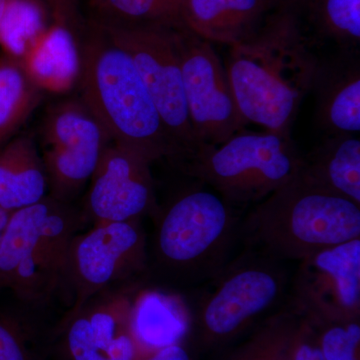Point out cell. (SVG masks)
Listing matches in <instances>:
<instances>
[{
  "instance_id": "1",
  "label": "cell",
  "mask_w": 360,
  "mask_h": 360,
  "mask_svg": "<svg viewBox=\"0 0 360 360\" xmlns=\"http://www.w3.org/2000/svg\"><path fill=\"white\" fill-rule=\"evenodd\" d=\"M319 58L302 32L298 9L284 4L250 39L231 45L224 65L245 122L291 136Z\"/></svg>"
},
{
  "instance_id": "2",
  "label": "cell",
  "mask_w": 360,
  "mask_h": 360,
  "mask_svg": "<svg viewBox=\"0 0 360 360\" xmlns=\"http://www.w3.org/2000/svg\"><path fill=\"white\" fill-rule=\"evenodd\" d=\"M79 52L80 99L110 135L149 163H176L179 149L168 135L155 101L134 61L91 20L73 34Z\"/></svg>"
},
{
  "instance_id": "3",
  "label": "cell",
  "mask_w": 360,
  "mask_h": 360,
  "mask_svg": "<svg viewBox=\"0 0 360 360\" xmlns=\"http://www.w3.org/2000/svg\"><path fill=\"white\" fill-rule=\"evenodd\" d=\"M360 238V205L298 174L241 219L240 243L284 262Z\"/></svg>"
},
{
  "instance_id": "4",
  "label": "cell",
  "mask_w": 360,
  "mask_h": 360,
  "mask_svg": "<svg viewBox=\"0 0 360 360\" xmlns=\"http://www.w3.org/2000/svg\"><path fill=\"white\" fill-rule=\"evenodd\" d=\"M155 217L156 264L174 283L203 285L236 257L243 217L202 182L180 191Z\"/></svg>"
},
{
  "instance_id": "5",
  "label": "cell",
  "mask_w": 360,
  "mask_h": 360,
  "mask_svg": "<svg viewBox=\"0 0 360 360\" xmlns=\"http://www.w3.org/2000/svg\"><path fill=\"white\" fill-rule=\"evenodd\" d=\"M80 222L70 203L49 195L11 212L0 240V288L28 302L51 297L63 284Z\"/></svg>"
},
{
  "instance_id": "6",
  "label": "cell",
  "mask_w": 360,
  "mask_h": 360,
  "mask_svg": "<svg viewBox=\"0 0 360 360\" xmlns=\"http://www.w3.org/2000/svg\"><path fill=\"white\" fill-rule=\"evenodd\" d=\"M302 162L292 137L243 129L219 146H201L179 167L236 208L285 186L300 174Z\"/></svg>"
},
{
  "instance_id": "7",
  "label": "cell",
  "mask_w": 360,
  "mask_h": 360,
  "mask_svg": "<svg viewBox=\"0 0 360 360\" xmlns=\"http://www.w3.org/2000/svg\"><path fill=\"white\" fill-rule=\"evenodd\" d=\"M288 262L243 248L208 281L188 304L191 324H198L205 342L226 340L262 315L288 302L291 274Z\"/></svg>"
},
{
  "instance_id": "8",
  "label": "cell",
  "mask_w": 360,
  "mask_h": 360,
  "mask_svg": "<svg viewBox=\"0 0 360 360\" xmlns=\"http://www.w3.org/2000/svg\"><path fill=\"white\" fill-rule=\"evenodd\" d=\"M98 25L134 61L168 135L179 149V165L195 153L198 146L182 82L177 30L156 25Z\"/></svg>"
},
{
  "instance_id": "9",
  "label": "cell",
  "mask_w": 360,
  "mask_h": 360,
  "mask_svg": "<svg viewBox=\"0 0 360 360\" xmlns=\"http://www.w3.org/2000/svg\"><path fill=\"white\" fill-rule=\"evenodd\" d=\"M39 134L49 196L70 203L96 172L110 135L80 98L49 105Z\"/></svg>"
},
{
  "instance_id": "10",
  "label": "cell",
  "mask_w": 360,
  "mask_h": 360,
  "mask_svg": "<svg viewBox=\"0 0 360 360\" xmlns=\"http://www.w3.org/2000/svg\"><path fill=\"white\" fill-rule=\"evenodd\" d=\"M139 220L96 224L72 239L63 283L68 284L75 302L65 322L112 284L146 269V239Z\"/></svg>"
},
{
  "instance_id": "11",
  "label": "cell",
  "mask_w": 360,
  "mask_h": 360,
  "mask_svg": "<svg viewBox=\"0 0 360 360\" xmlns=\"http://www.w3.org/2000/svg\"><path fill=\"white\" fill-rule=\"evenodd\" d=\"M175 35L196 150L219 146L248 125L238 110L226 68L212 42L187 28L177 30Z\"/></svg>"
},
{
  "instance_id": "12",
  "label": "cell",
  "mask_w": 360,
  "mask_h": 360,
  "mask_svg": "<svg viewBox=\"0 0 360 360\" xmlns=\"http://www.w3.org/2000/svg\"><path fill=\"white\" fill-rule=\"evenodd\" d=\"M288 302L315 326L359 321L360 238L298 262Z\"/></svg>"
},
{
  "instance_id": "13",
  "label": "cell",
  "mask_w": 360,
  "mask_h": 360,
  "mask_svg": "<svg viewBox=\"0 0 360 360\" xmlns=\"http://www.w3.org/2000/svg\"><path fill=\"white\" fill-rule=\"evenodd\" d=\"M150 165L132 149L110 142L90 179L87 210L96 224L155 217L160 206Z\"/></svg>"
},
{
  "instance_id": "14",
  "label": "cell",
  "mask_w": 360,
  "mask_h": 360,
  "mask_svg": "<svg viewBox=\"0 0 360 360\" xmlns=\"http://www.w3.org/2000/svg\"><path fill=\"white\" fill-rule=\"evenodd\" d=\"M315 120L326 135L360 131V60L354 49L319 58L312 82Z\"/></svg>"
},
{
  "instance_id": "15",
  "label": "cell",
  "mask_w": 360,
  "mask_h": 360,
  "mask_svg": "<svg viewBox=\"0 0 360 360\" xmlns=\"http://www.w3.org/2000/svg\"><path fill=\"white\" fill-rule=\"evenodd\" d=\"M269 6V0H184V20L203 39L231 46L257 32Z\"/></svg>"
},
{
  "instance_id": "16",
  "label": "cell",
  "mask_w": 360,
  "mask_h": 360,
  "mask_svg": "<svg viewBox=\"0 0 360 360\" xmlns=\"http://www.w3.org/2000/svg\"><path fill=\"white\" fill-rule=\"evenodd\" d=\"M191 328L188 305L174 291L144 290L132 300L129 331L135 345L160 350L179 345Z\"/></svg>"
},
{
  "instance_id": "17",
  "label": "cell",
  "mask_w": 360,
  "mask_h": 360,
  "mask_svg": "<svg viewBox=\"0 0 360 360\" xmlns=\"http://www.w3.org/2000/svg\"><path fill=\"white\" fill-rule=\"evenodd\" d=\"M357 134L324 135L303 155L300 174L310 184L360 205V139Z\"/></svg>"
},
{
  "instance_id": "18",
  "label": "cell",
  "mask_w": 360,
  "mask_h": 360,
  "mask_svg": "<svg viewBox=\"0 0 360 360\" xmlns=\"http://www.w3.org/2000/svg\"><path fill=\"white\" fill-rule=\"evenodd\" d=\"M49 191L34 136H14L0 148V206L13 212L39 202Z\"/></svg>"
},
{
  "instance_id": "19",
  "label": "cell",
  "mask_w": 360,
  "mask_h": 360,
  "mask_svg": "<svg viewBox=\"0 0 360 360\" xmlns=\"http://www.w3.org/2000/svg\"><path fill=\"white\" fill-rule=\"evenodd\" d=\"M51 32L41 35L21 63L44 92H65L78 82L79 52L70 32L56 25Z\"/></svg>"
},
{
  "instance_id": "20",
  "label": "cell",
  "mask_w": 360,
  "mask_h": 360,
  "mask_svg": "<svg viewBox=\"0 0 360 360\" xmlns=\"http://www.w3.org/2000/svg\"><path fill=\"white\" fill-rule=\"evenodd\" d=\"M44 97V90L21 60L4 53L0 58V148L15 136Z\"/></svg>"
},
{
  "instance_id": "21",
  "label": "cell",
  "mask_w": 360,
  "mask_h": 360,
  "mask_svg": "<svg viewBox=\"0 0 360 360\" xmlns=\"http://www.w3.org/2000/svg\"><path fill=\"white\" fill-rule=\"evenodd\" d=\"M184 0H86L89 20L106 25H156L186 28Z\"/></svg>"
},
{
  "instance_id": "22",
  "label": "cell",
  "mask_w": 360,
  "mask_h": 360,
  "mask_svg": "<svg viewBox=\"0 0 360 360\" xmlns=\"http://www.w3.org/2000/svg\"><path fill=\"white\" fill-rule=\"evenodd\" d=\"M321 32L343 49L360 41V0H311L309 4Z\"/></svg>"
},
{
  "instance_id": "23",
  "label": "cell",
  "mask_w": 360,
  "mask_h": 360,
  "mask_svg": "<svg viewBox=\"0 0 360 360\" xmlns=\"http://www.w3.org/2000/svg\"><path fill=\"white\" fill-rule=\"evenodd\" d=\"M321 347L326 360H359V321L321 324Z\"/></svg>"
},
{
  "instance_id": "24",
  "label": "cell",
  "mask_w": 360,
  "mask_h": 360,
  "mask_svg": "<svg viewBox=\"0 0 360 360\" xmlns=\"http://www.w3.org/2000/svg\"><path fill=\"white\" fill-rule=\"evenodd\" d=\"M66 323L68 326L66 342L72 360H106L105 355L96 347L84 310H80Z\"/></svg>"
},
{
  "instance_id": "25",
  "label": "cell",
  "mask_w": 360,
  "mask_h": 360,
  "mask_svg": "<svg viewBox=\"0 0 360 360\" xmlns=\"http://www.w3.org/2000/svg\"><path fill=\"white\" fill-rule=\"evenodd\" d=\"M28 336L18 319L0 315V360H32Z\"/></svg>"
},
{
  "instance_id": "26",
  "label": "cell",
  "mask_w": 360,
  "mask_h": 360,
  "mask_svg": "<svg viewBox=\"0 0 360 360\" xmlns=\"http://www.w3.org/2000/svg\"><path fill=\"white\" fill-rule=\"evenodd\" d=\"M39 4L54 25L65 28L71 34H75L82 23L78 0H32Z\"/></svg>"
},
{
  "instance_id": "27",
  "label": "cell",
  "mask_w": 360,
  "mask_h": 360,
  "mask_svg": "<svg viewBox=\"0 0 360 360\" xmlns=\"http://www.w3.org/2000/svg\"><path fill=\"white\" fill-rule=\"evenodd\" d=\"M135 345L131 333L129 330L120 333L106 350V360H134L136 355Z\"/></svg>"
},
{
  "instance_id": "28",
  "label": "cell",
  "mask_w": 360,
  "mask_h": 360,
  "mask_svg": "<svg viewBox=\"0 0 360 360\" xmlns=\"http://www.w3.org/2000/svg\"><path fill=\"white\" fill-rule=\"evenodd\" d=\"M146 360H191L184 347L179 345H170V347L161 348L155 354Z\"/></svg>"
},
{
  "instance_id": "29",
  "label": "cell",
  "mask_w": 360,
  "mask_h": 360,
  "mask_svg": "<svg viewBox=\"0 0 360 360\" xmlns=\"http://www.w3.org/2000/svg\"><path fill=\"white\" fill-rule=\"evenodd\" d=\"M11 213L7 212L6 210L2 208L0 206V240H1L2 236H4V232L6 231V227L7 225V222H8L9 217H11Z\"/></svg>"
},
{
  "instance_id": "30",
  "label": "cell",
  "mask_w": 360,
  "mask_h": 360,
  "mask_svg": "<svg viewBox=\"0 0 360 360\" xmlns=\"http://www.w3.org/2000/svg\"><path fill=\"white\" fill-rule=\"evenodd\" d=\"M311 0H283V4L295 7L300 11V7L309 6Z\"/></svg>"
},
{
  "instance_id": "31",
  "label": "cell",
  "mask_w": 360,
  "mask_h": 360,
  "mask_svg": "<svg viewBox=\"0 0 360 360\" xmlns=\"http://www.w3.org/2000/svg\"><path fill=\"white\" fill-rule=\"evenodd\" d=\"M11 2V0H0V25H1L2 21L4 20V16H6Z\"/></svg>"
}]
</instances>
